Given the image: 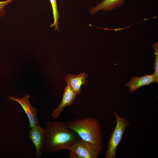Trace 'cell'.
<instances>
[{
    "mask_svg": "<svg viewBox=\"0 0 158 158\" xmlns=\"http://www.w3.org/2000/svg\"><path fill=\"white\" fill-rule=\"evenodd\" d=\"M80 137L65 122L49 121L46 123L43 152L53 153L69 150Z\"/></svg>",
    "mask_w": 158,
    "mask_h": 158,
    "instance_id": "1",
    "label": "cell"
},
{
    "mask_svg": "<svg viewBox=\"0 0 158 158\" xmlns=\"http://www.w3.org/2000/svg\"><path fill=\"white\" fill-rule=\"evenodd\" d=\"M68 127L75 131L82 140L95 146L102 147L101 127L96 118L75 119L65 122Z\"/></svg>",
    "mask_w": 158,
    "mask_h": 158,
    "instance_id": "2",
    "label": "cell"
},
{
    "mask_svg": "<svg viewBox=\"0 0 158 158\" xmlns=\"http://www.w3.org/2000/svg\"><path fill=\"white\" fill-rule=\"evenodd\" d=\"M114 115L116 124L111 133L107 143V149L104 158H116V151L120 142L122 141L125 130L130 124L126 117H120L115 111Z\"/></svg>",
    "mask_w": 158,
    "mask_h": 158,
    "instance_id": "3",
    "label": "cell"
},
{
    "mask_svg": "<svg viewBox=\"0 0 158 158\" xmlns=\"http://www.w3.org/2000/svg\"><path fill=\"white\" fill-rule=\"evenodd\" d=\"M102 149L79 138L69 150L68 156L70 158H97Z\"/></svg>",
    "mask_w": 158,
    "mask_h": 158,
    "instance_id": "4",
    "label": "cell"
},
{
    "mask_svg": "<svg viewBox=\"0 0 158 158\" xmlns=\"http://www.w3.org/2000/svg\"><path fill=\"white\" fill-rule=\"evenodd\" d=\"M7 97L18 103L21 106L29 120L30 128L39 125V121L37 115V109L31 106L29 102L30 96L26 95L23 97L18 98L13 96H7Z\"/></svg>",
    "mask_w": 158,
    "mask_h": 158,
    "instance_id": "5",
    "label": "cell"
},
{
    "mask_svg": "<svg viewBox=\"0 0 158 158\" xmlns=\"http://www.w3.org/2000/svg\"><path fill=\"white\" fill-rule=\"evenodd\" d=\"M45 128H43L39 125L30 128L28 137L34 144L36 149V157H41L43 152L45 142Z\"/></svg>",
    "mask_w": 158,
    "mask_h": 158,
    "instance_id": "6",
    "label": "cell"
},
{
    "mask_svg": "<svg viewBox=\"0 0 158 158\" xmlns=\"http://www.w3.org/2000/svg\"><path fill=\"white\" fill-rule=\"evenodd\" d=\"M77 95L71 87L67 85L63 92L62 100L52 114L54 118L58 117L64 109L67 106H70L72 104Z\"/></svg>",
    "mask_w": 158,
    "mask_h": 158,
    "instance_id": "7",
    "label": "cell"
},
{
    "mask_svg": "<svg viewBox=\"0 0 158 158\" xmlns=\"http://www.w3.org/2000/svg\"><path fill=\"white\" fill-rule=\"evenodd\" d=\"M88 75L85 73L78 75L68 74L64 79L67 85L71 87L77 95L80 92L82 86L83 85H87L88 83L86 80Z\"/></svg>",
    "mask_w": 158,
    "mask_h": 158,
    "instance_id": "8",
    "label": "cell"
},
{
    "mask_svg": "<svg viewBox=\"0 0 158 158\" xmlns=\"http://www.w3.org/2000/svg\"><path fill=\"white\" fill-rule=\"evenodd\" d=\"M154 82H156V79L154 74H147L140 77L133 76L125 85L128 87L130 93H132L139 87Z\"/></svg>",
    "mask_w": 158,
    "mask_h": 158,
    "instance_id": "9",
    "label": "cell"
},
{
    "mask_svg": "<svg viewBox=\"0 0 158 158\" xmlns=\"http://www.w3.org/2000/svg\"><path fill=\"white\" fill-rule=\"evenodd\" d=\"M125 0H103L95 6L90 9V13L95 14L100 10L110 11L122 6Z\"/></svg>",
    "mask_w": 158,
    "mask_h": 158,
    "instance_id": "10",
    "label": "cell"
},
{
    "mask_svg": "<svg viewBox=\"0 0 158 158\" xmlns=\"http://www.w3.org/2000/svg\"><path fill=\"white\" fill-rule=\"evenodd\" d=\"M52 9L53 14L54 18V22L51 24L50 27H54L56 31H59V19L60 18L59 13L58 9L57 0H49Z\"/></svg>",
    "mask_w": 158,
    "mask_h": 158,
    "instance_id": "11",
    "label": "cell"
},
{
    "mask_svg": "<svg viewBox=\"0 0 158 158\" xmlns=\"http://www.w3.org/2000/svg\"><path fill=\"white\" fill-rule=\"evenodd\" d=\"M155 55L154 62L155 72L154 74L156 79V82H158V42H154L152 45Z\"/></svg>",
    "mask_w": 158,
    "mask_h": 158,
    "instance_id": "12",
    "label": "cell"
},
{
    "mask_svg": "<svg viewBox=\"0 0 158 158\" xmlns=\"http://www.w3.org/2000/svg\"><path fill=\"white\" fill-rule=\"evenodd\" d=\"M14 0H7L4 1H0V17H3L6 13L4 7L11 4Z\"/></svg>",
    "mask_w": 158,
    "mask_h": 158,
    "instance_id": "13",
    "label": "cell"
}]
</instances>
